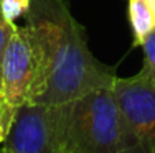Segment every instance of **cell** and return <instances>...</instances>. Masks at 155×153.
<instances>
[{"label":"cell","instance_id":"6da1fadb","mask_svg":"<svg viewBox=\"0 0 155 153\" xmlns=\"http://www.w3.org/2000/svg\"><path fill=\"white\" fill-rule=\"evenodd\" d=\"M27 23L35 27L46 46L50 78L36 105H60L112 87L116 74L93 54L84 28L66 0H31Z\"/></svg>","mask_w":155,"mask_h":153},{"label":"cell","instance_id":"7a4b0ae2","mask_svg":"<svg viewBox=\"0 0 155 153\" xmlns=\"http://www.w3.org/2000/svg\"><path fill=\"white\" fill-rule=\"evenodd\" d=\"M54 107L60 153H119V110L112 87Z\"/></svg>","mask_w":155,"mask_h":153},{"label":"cell","instance_id":"3957f363","mask_svg":"<svg viewBox=\"0 0 155 153\" xmlns=\"http://www.w3.org/2000/svg\"><path fill=\"white\" fill-rule=\"evenodd\" d=\"M50 78V58L41 36L30 23H13L0 63V94L20 109L41 100Z\"/></svg>","mask_w":155,"mask_h":153},{"label":"cell","instance_id":"277c9868","mask_svg":"<svg viewBox=\"0 0 155 153\" xmlns=\"http://www.w3.org/2000/svg\"><path fill=\"white\" fill-rule=\"evenodd\" d=\"M119 110V153H155V79L139 71L114 79Z\"/></svg>","mask_w":155,"mask_h":153},{"label":"cell","instance_id":"5b68a950","mask_svg":"<svg viewBox=\"0 0 155 153\" xmlns=\"http://www.w3.org/2000/svg\"><path fill=\"white\" fill-rule=\"evenodd\" d=\"M0 153H60L54 105H23Z\"/></svg>","mask_w":155,"mask_h":153},{"label":"cell","instance_id":"8992f818","mask_svg":"<svg viewBox=\"0 0 155 153\" xmlns=\"http://www.w3.org/2000/svg\"><path fill=\"white\" fill-rule=\"evenodd\" d=\"M127 17L134 36V46H142L155 30V13L149 0H129Z\"/></svg>","mask_w":155,"mask_h":153},{"label":"cell","instance_id":"52a82bcc","mask_svg":"<svg viewBox=\"0 0 155 153\" xmlns=\"http://www.w3.org/2000/svg\"><path fill=\"white\" fill-rule=\"evenodd\" d=\"M31 0H0L2 15L8 23H17L20 18H25L30 12Z\"/></svg>","mask_w":155,"mask_h":153},{"label":"cell","instance_id":"ba28073f","mask_svg":"<svg viewBox=\"0 0 155 153\" xmlns=\"http://www.w3.org/2000/svg\"><path fill=\"white\" fill-rule=\"evenodd\" d=\"M17 110L13 105H10L3 97H0V145L7 140L10 130H12V125L15 122V115Z\"/></svg>","mask_w":155,"mask_h":153},{"label":"cell","instance_id":"9c48e42d","mask_svg":"<svg viewBox=\"0 0 155 153\" xmlns=\"http://www.w3.org/2000/svg\"><path fill=\"white\" fill-rule=\"evenodd\" d=\"M142 49H143V66L140 71L155 79V30L143 41Z\"/></svg>","mask_w":155,"mask_h":153},{"label":"cell","instance_id":"30bf717a","mask_svg":"<svg viewBox=\"0 0 155 153\" xmlns=\"http://www.w3.org/2000/svg\"><path fill=\"white\" fill-rule=\"evenodd\" d=\"M12 27L13 23H8L3 18L2 10H0V63H2V54H3V49H5V45L10 38V33H12Z\"/></svg>","mask_w":155,"mask_h":153},{"label":"cell","instance_id":"8fae6325","mask_svg":"<svg viewBox=\"0 0 155 153\" xmlns=\"http://www.w3.org/2000/svg\"><path fill=\"white\" fill-rule=\"evenodd\" d=\"M149 3H150V7H152L153 13H155V0H149Z\"/></svg>","mask_w":155,"mask_h":153},{"label":"cell","instance_id":"7c38bea8","mask_svg":"<svg viewBox=\"0 0 155 153\" xmlns=\"http://www.w3.org/2000/svg\"><path fill=\"white\" fill-rule=\"evenodd\" d=\"M0 97H2V94H0Z\"/></svg>","mask_w":155,"mask_h":153}]
</instances>
